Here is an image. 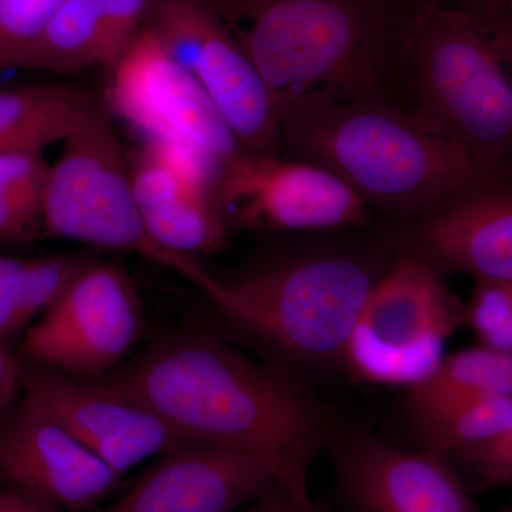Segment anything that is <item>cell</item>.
<instances>
[{"label": "cell", "instance_id": "obj_1", "mask_svg": "<svg viewBox=\"0 0 512 512\" xmlns=\"http://www.w3.org/2000/svg\"><path fill=\"white\" fill-rule=\"evenodd\" d=\"M93 380L146 407L184 440L264 461L301 494H309L313 461L339 429L295 373L252 359L208 329L168 333Z\"/></svg>", "mask_w": 512, "mask_h": 512}, {"label": "cell", "instance_id": "obj_2", "mask_svg": "<svg viewBox=\"0 0 512 512\" xmlns=\"http://www.w3.org/2000/svg\"><path fill=\"white\" fill-rule=\"evenodd\" d=\"M210 2L271 90L278 114L357 100L409 109L407 0Z\"/></svg>", "mask_w": 512, "mask_h": 512}, {"label": "cell", "instance_id": "obj_3", "mask_svg": "<svg viewBox=\"0 0 512 512\" xmlns=\"http://www.w3.org/2000/svg\"><path fill=\"white\" fill-rule=\"evenodd\" d=\"M278 154L329 171L387 225L414 220L495 178L419 114L380 100L279 114Z\"/></svg>", "mask_w": 512, "mask_h": 512}, {"label": "cell", "instance_id": "obj_4", "mask_svg": "<svg viewBox=\"0 0 512 512\" xmlns=\"http://www.w3.org/2000/svg\"><path fill=\"white\" fill-rule=\"evenodd\" d=\"M373 228L332 234L251 266L222 281L217 308L292 373L345 370L360 312L399 258L387 228Z\"/></svg>", "mask_w": 512, "mask_h": 512}, {"label": "cell", "instance_id": "obj_5", "mask_svg": "<svg viewBox=\"0 0 512 512\" xmlns=\"http://www.w3.org/2000/svg\"><path fill=\"white\" fill-rule=\"evenodd\" d=\"M410 110L488 174L512 178V36L436 0H407Z\"/></svg>", "mask_w": 512, "mask_h": 512}, {"label": "cell", "instance_id": "obj_6", "mask_svg": "<svg viewBox=\"0 0 512 512\" xmlns=\"http://www.w3.org/2000/svg\"><path fill=\"white\" fill-rule=\"evenodd\" d=\"M109 107L64 141L62 156L47 171L42 225L57 238L140 256L163 266L217 306L222 281L195 256L163 247L147 229L131 187L127 163Z\"/></svg>", "mask_w": 512, "mask_h": 512}, {"label": "cell", "instance_id": "obj_7", "mask_svg": "<svg viewBox=\"0 0 512 512\" xmlns=\"http://www.w3.org/2000/svg\"><path fill=\"white\" fill-rule=\"evenodd\" d=\"M464 325L466 305L443 276L399 255L360 312L345 372L355 382L412 389L443 362L448 339Z\"/></svg>", "mask_w": 512, "mask_h": 512}, {"label": "cell", "instance_id": "obj_8", "mask_svg": "<svg viewBox=\"0 0 512 512\" xmlns=\"http://www.w3.org/2000/svg\"><path fill=\"white\" fill-rule=\"evenodd\" d=\"M217 198L229 229L325 235L376 224L338 177L281 154L239 151L221 161Z\"/></svg>", "mask_w": 512, "mask_h": 512}, {"label": "cell", "instance_id": "obj_9", "mask_svg": "<svg viewBox=\"0 0 512 512\" xmlns=\"http://www.w3.org/2000/svg\"><path fill=\"white\" fill-rule=\"evenodd\" d=\"M143 332V305L126 268L97 259L26 330L22 362L97 379L120 367Z\"/></svg>", "mask_w": 512, "mask_h": 512}, {"label": "cell", "instance_id": "obj_10", "mask_svg": "<svg viewBox=\"0 0 512 512\" xmlns=\"http://www.w3.org/2000/svg\"><path fill=\"white\" fill-rule=\"evenodd\" d=\"M111 116L146 136L188 144L220 161L241 150L197 77L180 66L147 26L110 72Z\"/></svg>", "mask_w": 512, "mask_h": 512}, {"label": "cell", "instance_id": "obj_11", "mask_svg": "<svg viewBox=\"0 0 512 512\" xmlns=\"http://www.w3.org/2000/svg\"><path fill=\"white\" fill-rule=\"evenodd\" d=\"M384 227L397 254L443 278L512 281V178L483 181L414 220Z\"/></svg>", "mask_w": 512, "mask_h": 512}, {"label": "cell", "instance_id": "obj_12", "mask_svg": "<svg viewBox=\"0 0 512 512\" xmlns=\"http://www.w3.org/2000/svg\"><path fill=\"white\" fill-rule=\"evenodd\" d=\"M328 450L340 494L355 512H478L456 466L439 454L340 427Z\"/></svg>", "mask_w": 512, "mask_h": 512}, {"label": "cell", "instance_id": "obj_13", "mask_svg": "<svg viewBox=\"0 0 512 512\" xmlns=\"http://www.w3.org/2000/svg\"><path fill=\"white\" fill-rule=\"evenodd\" d=\"M56 417L23 393L0 419V483L69 512L93 511L121 484Z\"/></svg>", "mask_w": 512, "mask_h": 512}, {"label": "cell", "instance_id": "obj_14", "mask_svg": "<svg viewBox=\"0 0 512 512\" xmlns=\"http://www.w3.org/2000/svg\"><path fill=\"white\" fill-rule=\"evenodd\" d=\"M22 392L120 477L147 458L188 443L146 407L93 379L23 363Z\"/></svg>", "mask_w": 512, "mask_h": 512}, {"label": "cell", "instance_id": "obj_15", "mask_svg": "<svg viewBox=\"0 0 512 512\" xmlns=\"http://www.w3.org/2000/svg\"><path fill=\"white\" fill-rule=\"evenodd\" d=\"M281 487L258 458L188 441L158 456L116 504L96 512H235Z\"/></svg>", "mask_w": 512, "mask_h": 512}, {"label": "cell", "instance_id": "obj_16", "mask_svg": "<svg viewBox=\"0 0 512 512\" xmlns=\"http://www.w3.org/2000/svg\"><path fill=\"white\" fill-rule=\"evenodd\" d=\"M153 0H63L15 69L76 74L111 70L146 26Z\"/></svg>", "mask_w": 512, "mask_h": 512}, {"label": "cell", "instance_id": "obj_17", "mask_svg": "<svg viewBox=\"0 0 512 512\" xmlns=\"http://www.w3.org/2000/svg\"><path fill=\"white\" fill-rule=\"evenodd\" d=\"M107 109L104 97L63 84L0 90V154L64 143Z\"/></svg>", "mask_w": 512, "mask_h": 512}, {"label": "cell", "instance_id": "obj_18", "mask_svg": "<svg viewBox=\"0 0 512 512\" xmlns=\"http://www.w3.org/2000/svg\"><path fill=\"white\" fill-rule=\"evenodd\" d=\"M406 392L407 412L420 429L474 400L512 393V353L481 343L458 350Z\"/></svg>", "mask_w": 512, "mask_h": 512}, {"label": "cell", "instance_id": "obj_19", "mask_svg": "<svg viewBox=\"0 0 512 512\" xmlns=\"http://www.w3.org/2000/svg\"><path fill=\"white\" fill-rule=\"evenodd\" d=\"M141 215L154 239L178 254L210 255L227 248L229 228L217 192L187 188Z\"/></svg>", "mask_w": 512, "mask_h": 512}, {"label": "cell", "instance_id": "obj_20", "mask_svg": "<svg viewBox=\"0 0 512 512\" xmlns=\"http://www.w3.org/2000/svg\"><path fill=\"white\" fill-rule=\"evenodd\" d=\"M512 419V393L474 400L417 429L421 448L446 458L493 439Z\"/></svg>", "mask_w": 512, "mask_h": 512}, {"label": "cell", "instance_id": "obj_21", "mask_svg": "<svg viewBox=\"0 0 512 512\" xmlns=\"http://www.w3.org/2000/svg\"><path fill=\"white\" fill-rule=\"evenodd\" d=\"M92 251H72L63 254L25 259L22 292H20V333L29 328L64 295L70 285L97 261Z\"/></svg>", "mask_w": 512, "mask_h": 512}, {"label": "cell", "instance_id": "obj_22", "mask_svg": "<svg viewBox=\"0 0 512 512\" xmlns=\"http://www.w3.org/2000/svg\"><path fill=\"white\" fill-rule=\"evenodd\" d=\"M63 0H0V77L46 28Z\"/></svg>", "mask_w": 512, "mask_h": 512}, {"label": "cell", "instance_id": "obj_23", "mask_svg": "<svg viewBox=\"0 0 512 512\" xmlns=\"http://www.w3.org/2000/svg\"><path fill=\"white\" fill-rule=\"evenodd\" d=\"M481 487H512V419L493 439L448 458Z\"/></svg>", "mask_w": 512, "mask_h": 512}, {"label": "cell", "instance_id": "obj_24", "mask_svg": "<svg viewBox=\"0 0 512 512\" xmlns=\"http://www.w3.org/2000/svg\"><path fill=\"white\" fill-rule=\"evenodd\" d=\"M512 319V281H476L466 305V325L483 343Z\"/></svg>", "mask_w": 512, "mask_h": 512}, {"label": "cell", "instance_id": "obj_25", "mask_svg": "<svg viewBox=\"0 0 512 512\" xmlns=\"http://www.w3.org/2000/svg\"><path fill=\"white\" fill-rule=\"evenodd\" d=\"M49 167L40 151L0 154V194L42 202Z\"/></svg>", "mask_w": 512, "mask_h": 512}, {"label": "cell", "instance_id": "obj_26", "mask_svg": "<svg viewBox=\"0 0 512 512\" xmlns=\"http://www.w3.org/2000/svg\"><path fill=\"white\" fill-rule=\"evenodd\" d=\"M42 225V202L0 194V244L25 241Z\"/></svg>", "mask_w": 512, "mask_h": 512}, {"label": "cell", "instance_id": "obj_27", "mask_svg": "<svg viewBox=\"0 0 512 512\" xmlns=\"http://www.w3.org/2000/svg\"><path fill=\"white\" fill-rule=\"evenodd\" d=\"M25 259L0 256V345L20 333L19 309Z\"/></svg>", "mask_w": 512, "mask_h": 512}, {"label": "cell", "instance_id": "obj_28", "mask_svg": "<svg viewBox=\"0 0 512 512\" xmlns=\"http://www.w3.org/2000/svg\"><path fill=\"white\" fill-rule=\"evenodd\" d=\"M235 512H320L313 503L311 494L296 493L288 487H281L258 498Z\"/></svg>", "mask_w": 512, "mask_h": 512}, {"label": "cell", "instance_id": "obj_29", "mask_svg": "<svg viewBox=\"0 0 512 512\" xmlns=\"http://www.w3.org/2000/svg\"><path fill=\"white\" fill-rule=\"evenodd\" d=\"M444 5L464 10L493 26L503 35L512 36V20L504 0H436Z\"/></svg>", "mask_w": 512, "mask_h": 512}, {"label": "cell", "instance_id": "obj_30", "mask_svg": "<svg viewBox=\"0 0 512 512\" xmlns=\"http://www.w3.org/2000/svg\"><path fill=\"white\" fill-rule=\"evenodd\" d=\"M23 362L10 352L0 350V419L12 409L19 390H22Z\"/></svg>", "mask_w": 512, "mask_h": 512}, {"label": "cell", "instance_id": "obj_31", "mask_svg": "<svg viewBox=\"0 0 512 512\" xmlns=\"http://www.w3.org/2000/svg\"><path fill=\"white\" fill-rule=\"evenodd\" d=\"M0 512H67L57 505L18 488L0 490Z\"/></svg>", "mask_w": 512, "mask_h": 512}, {"label": "cell", "instance_id": "obj_32", "mask_svg": "<svg viewBox=\"0 0 512 512\" xmlns=\"http://www.w3.org/2000/svg\"><path fill=\"white\" fill-rule=\"evenodd\" d=\"M481 345L488 346V348L504 350V352L512 353V319L504 329H501L500 332L495 333V335L485 340V342L481 343Z\"/></svg>", "mask_w": 512, "mask_h": 512}, {"label": "cell", "instance_id": "obj_33", "mask_svg": "<svg viewBox=\"0 0 512 512\" xmlns=\"http://www.w3.org/2000/svg\"><path fill=\"white\" fill-rule=\"evenodd\" d=\"M505 8H507L508 15L512 20V0H504Z\"/></svg>", "mask_w": 512, "mask_h": 512}, {"label": "cell", "instance_id": "obj_34", "mask_svg": "<svg viewBox=\"0 0 512 512\" xmlns=\"http://www.w3.org/2000/svg\"><path fill=\"white\" fill-rule=\"evenodd\" d=\"M508 53H510L511 62H512V42L510 43V46H508Z\"/></svg>", "mask_w": 512, "mask_h": 512}, {"label": "cell", "instance_id": "obj_35", "mask_svg": "<svg viewBox=\"0 0 512 512\" xmlns=\"http://www.w3.org/2000/svg\"><path fill=\"white\" fill-rule=\"evenodd\" d=\"M3 348H8V346H6V345H0V350H2Z\"/></svg>", "mask_w": 512, "mask_h": 512}, {"label": "cell", "instance_id": "obj_36", "mask_svg": "<svg viewBox=\"0 0 512 512\" xmlns=\"http://www.w3.org/2000/svg\"><path fill=\"white\" fill-rule=\"evenodd\" d=\"M512 512V511H511Z\"/></svg>", "mask_w": 512, "mask_h": 512}]
</instances>
